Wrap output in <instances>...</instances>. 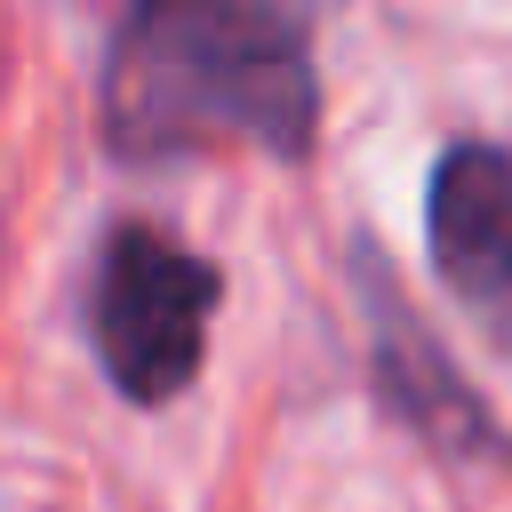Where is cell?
<instances>
[{
    "label": "cell",
    "mask_w": 512,
    "mask_h": 512,
    "mask_svg": "<svg viewBox=\"0 0 512 512\" xmlns=\"http://www.w3.org/2000/svg\"><path fill=\"white\" fill-rule=\"evenodd\" d=\"M352 272H360V296H368V352H376V392L384 408L440 456H464V464H512V432L488 416V400L464 384V368L440 352V336L408 312V296L392 288L384 256L360 240L352 248Z\"/></svg>",
    "instance_id": "3"
},
{
    "label": "cell",
    "mask_w": 512,
    "mask_h": 512,
    "mask_svg": "<svg viewBox=\"0 0 512 512\" xmlns=\"http://www.w3.org/2000/svg\"><path fill=\"white\" fill-rule=\"evenodd\" d=\"M424 240L440 288L512 360V152L504 144H448L432 160Z\"/></svg>",
    "instance_id": "4"
},
{
    "label": "cell",
    "mask_w": 512,
    "mask_h": 512,
    "mask_svg": "<svg viewBox=\"0 0 512 512\" xmlns=\"http://www.w3.org/2000/svg\"><path fill=\"white\" fill-rule=\"evenodd\" d=\"M216 296H224L216 264L192 256L176 232H160V224L104 232L96 280H88V344H96L104 376L120 384V400L168 408L192 392Z\"/></svg>",
    "instance_id": "2"
},
{
    "label": "cell",
    "mask_w": 512,
    "mask_h": 512,
    "mask_svg": "<svg viewBox=\"0 0 512 512\" xmlns=\"http://www.w3.org/2000/svg\"><path fill=\"white\" fill-rule=\"evenodd\" d=\"M104 144L120 160L264 152L304 160L320 120L312 24L272 0H144L104 56Z\"/></svg>",
    "instance_id": "1"
}]
</instances>
